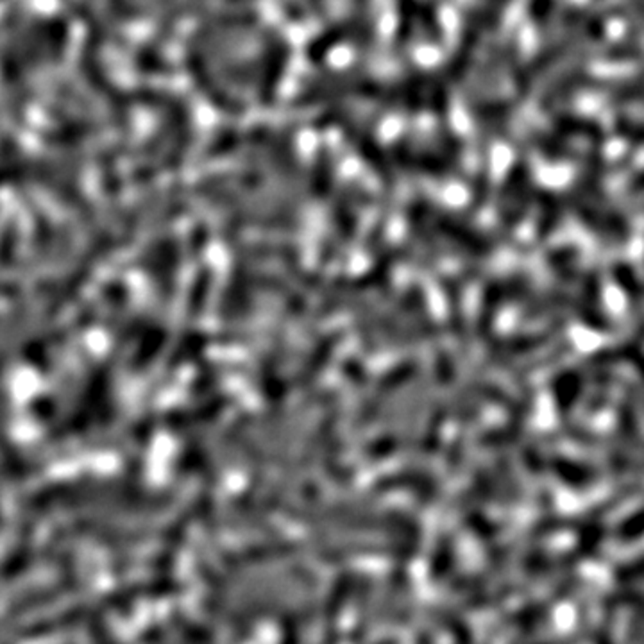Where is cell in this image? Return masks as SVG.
Wrapping results in <instances>:
<instances>
[{"label": "cell", "instance_id": "cell-1", "mask_svg": "<svg viewBox=\"0 0 644 644\" xmlns=\"http://www.w3.org/2000/svg\"><path fill=\"white\" fill-rule=\"evenodd\" d=\"M357 226H358V213L355 209L353 199L346 195L341 199V202L334 211V226L328 233V239L325 240V246H322L320 260L325 263L332 262L342 251V247H346L351 242Z\"/></svg>", "mask_w": 644, "mask_h": 644}, {"label": "cell", "instance_id": "cell-2", "mask_svg": "<svg viewBox=\"0 0 644 644\" xmlns=\"http://www.w3.org/2000/svg\"><path fill=\"white\" fill-rule=\"evenodd\" d=\"M339 342H341V335H330L325 341L318 342V346L308 355L304 365L301 367V371L297 374V383L301 387L310 385L320 374V371L326 367V364L334 357Z\"/></svg>", "mask_w": 644, "mask_h": 644}, {"label": "cell", "instance_id": "cell-3", "mask_svg": "<svg viewBox=\"0 0 644 644\" xmlns=\"http://www.w3.org/2000/svg\"><path fill=\"white\" fill-rule=\"evenodd\" d=\"M209 288H211V271L202 269L197 274V278H195V281H193V285L190 288V294H188V302H186L188 315L197 317L202 311V308L208 302Z\"/></svg>", "mask_w": 644, "mask_h": 644}, {"label": "cell", "instance_id": "cell-4", "mask_svg": "<svg viewBox=\"0 0 644 644\" xmlns=\"http://www.w3.org/2000/svg\"><path fill=\"white\" fill-rule=\"evenodd\" d=\"M530 19L537 26H545L554 13V0H530Z\"/></svg>", "mask_w": 644, "mask_h": 644}]
</instances>
